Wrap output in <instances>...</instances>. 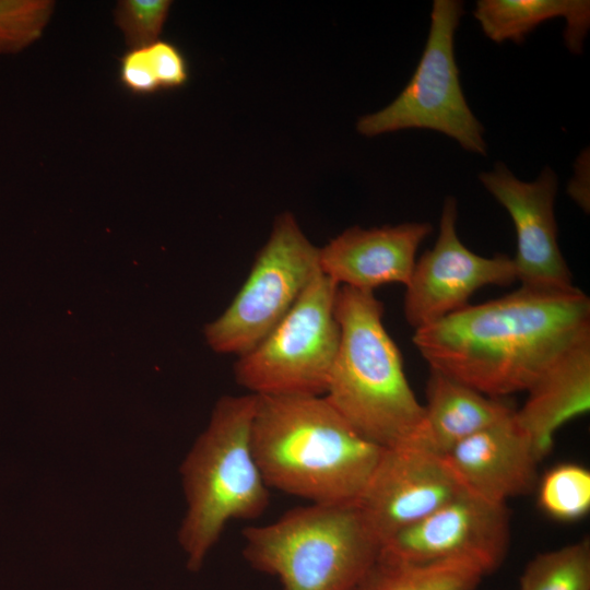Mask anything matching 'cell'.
I'll list each match as a JSON object with an SVG mask.
<instances>
[{
	"mask_svg": "<svg viewBox=\"0 0 590 590\" xmlns=\"http://www.w3.org/2000/svg\"><path fill=\"white\" fill-rule=\"evenodd\" d=\"M55 7L51 0H0V55L19 54L37 42Z\"/></svg>",
	"mask_w": 590,
	"mask_h": 590,
	"instance_id": "21",
	"label": "cell"
},
{
	"mask_svg": "<svg viewBox=\"0 0 590 590\" xmlns=\"http://www.w3.org/2000/svg\"><path fill=\"white\" fill-rule=\"evenodd\" d=\"M520 590H590V542L536 555L520 577Z\"/></svg>",
	"mask_w": 590,
	"mask_h": 590,
	"instance_id": "19",
	"label": "cell"
},
{
	"mask_svg": "<svg viewBox=\"0 0 590 590\" xmlns=\"http://www.w3.org/2000/svg\"><path fill=\"white\" fill-rule=\"evenodd\" d=\"M243 536L245 559L282 590H359L380 551L357 505L310 503Z\"/></svg>",
	"mask_w": 590,
	"mask_h": 590,
	"instance_id": "5",
	"label": "cell"
},
{
	"mask_svg": "<svg viewBox=\"0 0 590 590\" xmlns=\"http://www.w3.org/2000/svg\"><path fill=\"white\" fill-rule=\"evenodd\" d=\"M374 292L339 286L340 341L323 397L364 438L390 448L421 442L424 406L404 373Z\"/></svg>",
	"mask_w": 590,
	"mask_h": 590,
	"instance_id": "3",
	"label": "cell"
},
{
	"mask_svg": "<svg viewBox=\"0 0 590 590\" xmlns=\"http://www.w3.org/2000/svg\"><path fill=\"white\" fill-rule=\"evenodd\" d=\"M483 33L493 42L521 43L542 23L563 17L567 48L580 54L590 25L588 0H479L473 12Z\"/></svg>",
	"mask_w": 590,
	"mask_h": 590,
	"instance_id": "17",
	"label": "cell"
},
{
	"mask_svg": "<svg viewBox=\"0 0 590 590\" xmlns=\"http://www.w3.org/2000/svg\"><path fill=\"white\" fill-rule=\"evenodd\" d=\"M590 337V299L578 287H524L414 330L428 363L479 392L502 398L527 391L573 345Z\"/></svg>",
	"mask_w": 590,
	"mask_h": 590,
	"instance_id": "1",
	"label": "cell"
},
{
	"mask_svg": "<svg viewBox=\"0 0 590 590\" xmlns=\"http://www.w3.org/2000/svg\"><path fill=\"white\" fill-rule=\"evenodd\" d=\"M540 507L560 521H574L590 509V472L576 463L550 469L539 484Z\"/></svg>",
	"mask_w": 590,
	"mask_h": 590,
	"instance_id": "20",
	"label": "cell"
},
{
	"mask_svg": "<svg viewBox=\"0 0 590 590\" xmlns=\"http://www.w3.org/2000/svg\"><path fill=\"white\" fill-rule=\"evenodd\" d=\"M146 70L158 90L176 88L188 80V64L182 52L172 43L158 39L141 47Z\"/></svg>",
	"mask_w": 590,
	"mask_h": 590,
	"instance_id": "23",
	"label": "cell"
},
{
	"mask_svg": "<svg viewBox=\"0 0 590 590\" xmlns=\"http://www.w3.org/2000/svg\"><path fill=\"white\" fill-rule=\"evenodd\" d=\"M514 414L463 439L442 456L467 492L506 504L508 498L534 488L540 460Z\"/></svg>",
	"mask_w": 590,
	"mask_h": 590,
	"instance_id": "14",
	"label": "cell"
},
{
	"mask_svg": "<svg viewBox=\"0 0 590 590\" xmlns=\"http://www.w3.org/2000/svg\"><path fill=\"white\" fill-rule=\"evenodd\" d=\"M509 527L506 504L463 491L385 541L378 559L413 565L460 563L485 576L506 557Z\"/></svg>",
	"mask_w": 590,
	"mask_h": 590,
	"instance_id": "9",
	"label": "cell"
},
{
	"mask_svg": "<svg viewBox=\"0 0 590 590\" xmlns=\"http://www.w3.org/2000/svg\"><path fill=\"white\" fill-rule=\"evenodd\" d=\"M319 273V248L291 213L279 215L244 284L227 308L205 326L209 346L236 357L247 353L276 327Z\"/></svg>",
	"mask_w": 590,
	"mask_h": 590,
	"instance_id": "8",
	"label": "cell"
},
{
	"mask_svg": "<svg viewBox=\"0 0 590 590\" xmlns=\"http://www.w3.org/2000/svg\"><path fill=\"white\" fill-rule=\"evenodd\" d=\"M257 396H224L180 467L187 511L178 540L190 570H199L226 524L259 518L269 486L251 446Z\"/></svg>",
	"mask_w": 590,
	"mask_h": 590,
	"instance_id": "4",
	"label": "cell"
},
{
	"mask_svg": "<svg viewBox=\"0 0 590 590\" xmlns=\"http://www.w3.org/2000/svg\"><path fill=\"white\" fill-rule=\"evenodd\" d=\"M479 178L512 220L517 240L512 261L520 286L544 292L576 288L557 239L554 201L558 181L554 170L545 167L535 180L523 181L497 162Z\"/></svg>",
	"mask_w": 590,
	"mask_h": 590,
	"instance_id": "12",
	"label": "cell"
},
{
	"mask_svg": "<svg viewBox=\"0 0 590 590\" xmlns=\"http://www.w3.org/2000/svg\"><path fill=\"white\" fill-rule=\"evenodd\" d=\"M427 222L362 228L353 226L319 248L320 272L339 286L374 292L408 284L422 241L430 235Z\"/></svg>",
	"mask_w": 590,
	"mask_h": 590,
	"instance_id": "13",
	"label": "cell"
},
{
	"mask_svg": "<svg viewBox=\"0 0 590 590\" xmlns=\"http://www.w3.org/2000/svg\"><path fill=\"white\" fill-rule=\"evenodd\" d=\"M483 577L460 563L413 565L377 559L359 590H475Z\"/></svg>",
	"mask_w": 590,
	"mask_h": 590,
	"instance_id": "18",
	"label": "cell"
},
{
	"mask_svg": "<svg viewBox=\"0 0 590 590\" xmlns=\"http://www.w3.org/2000/svg\"><path fill=\"white\" fill-rule=\"evenodd\" d=\"M421 444L439 456L463 439L503 422L516 409L429 368Z\"/></svg>",
	"mask_w": 590,
	"mask_h": 590,
	"instance_id": "16",
	"label": "cell"
},
{
	"mask_svg": "<svg viewBox=\"0 0 590 590\" xmlns=\"http://www.w3.org/2000/svg\"><path fill=\"white\" fill-rule=\"evenodd\" d=\"M339 285L321 272L253 349L237 357L236 382L259 397L323 396L340 341Z\"/></svg>",
	"mask_w": 590,
	"mask_h": 590,
	"instance_id": "6",
	"label": "cell"
},
{
	"mask_svg": "<svg viewBox=\"0 0 590 590\" xmlns=\"http://www.w3.org/2000/svg\"><path fill=\"white\" fill-rule=\"evenodd\" d=\"M458 205L453 197L444 201L438 237L416 260L405 285L403 314L414 329L436 322L469 305L485 286H508L517 281L512 258L497 253L480 256L460 240Z\"/></svg>",
	"mask_w": 590,
	"mask_h": 590,
	"instance_id": "10",
	"label": "cell"
},
{
	"mask_svg": "<svg viewBox=\"0 0 590 590\" xmlns=\"http://www.w3.org/2000/svg\"><path fill=\"white\" fill-rule=\"evenodd\" d=\"M251 446L269 488L327 505H357L384 449L323 396H257Z\"/></svg>",
	"mask_w": 590,
	"mask_h": 590,
	"instance_id": "2",
	"label": "cell"
},
{
	"mask_svg": "<svg viewBox=\"0 0 590 590\" xmlns=\"http://www.w3.org/2000/svg\"><path fill=\"white\" fill-rule=\"evenodd\" d=\"M527 392L514 418L541 461L552 450L559 427L590 410V337L563 353Z\"/></svg>",
	"mask_w": 590,
	"mask_h": 590,
	"instance_id": "15",
	"label": "cell"
},
{
	"mask_svg": "<svg viewBox=\"0 0 590 590\" xmlns=\"http://www.w3.org/2000/svg\"><path fill=\"white\" fill-rule=\"evenodd\" d=\"M169 0H120L113 15L128 49L145 47L160 39L167 20Z\"/></svg>",
	"mask_w": 590,
	"mask_h": 590,
	"instance_id": "22",
	"label": "cell"
},
{
	"mask_svg": "<svg viewBox=\"0 0 590 590\" xmlns=\"http://www.w3.org/2000/svg\"><path fill=\"white\" fill-rule=\"evenodd\" d=\"M463 491L442 456L414 441L382 449L357 507L381 546Z\"/></svg>",
	"mask_w": 590,
	"mask_h": 590,
	"instance_id": "11",
	"label": "cell"
},
{
	"mask_svg": "<svg viewBox=\"0 0 590 590\" xmlns=\"http://www.w3.org/2000/svg\"><path fill=\"white\" fill-rule=\"evenodd\" d=\"M462 14L458 0L433 2L427 40L411 80L388 106L358 119L361 134L427 129L448 135L468 152L486 155L484 128L467 103L455 57Z\"/></svg>",
	"mask_w": 590,
	"mask_h": 590,
	"instance_id": "7",
	"label": "cell"
}]
</instances>
